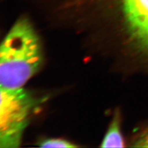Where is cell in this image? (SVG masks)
Masks as SVG:
<instances>
[{
	"instance_id": "cell-5",
	"label": "cell",
	"mask_w": 148,
	"mask_h": 148,
	"mask_svg": "<svg viewBox=\"0 0 148 148\" xmlns=\"http://www.w3.org/2000/svg\"><path fill=\"white\" fill-rule=\"evenodd\" d=\"M39 147H64L71 148L76 147L77 145H74L69 140L60 139V138H47L40 142Z\"/></svg>"
},
{
	"instance_id": "cell-1",
	"label": "cell",
	"mask_w": 148,
	"mask_h": 148,
	"mask_svg": "<svg viewBox=\"0 0 148 148\" xmlns=\"http://www.w3.org/2000/svg\"><path fill=\"white\" fill-rule=\"evenodd\" d=\"M42 60L38 35L26 18H19L0 47V87L22 88L38 71Z\"/></svg>"
},
{
	"instance_id": "cell-2",
	"label": "cell",
	"mask_w": 148,
	"mask_h": 148,
	"mask_svg": "<svg viewBox=\"0 0 148 148\" xmlns=\"http://www.w3.org/2000/svg\"><path fill=\"white\" fill-rule=\"evenodd\" d=\"M0 147H17L38 102L32 94L22 88L0 87Z\"/></svg>"
},
{
	"instance_id": "cell-4",
	"label": "cell",
	"mask_w": 148,
	"mask_h": 148,
	"mask_svg": "<svg viewBox=\"0 0 148 148\" xmlns=\"http://www.w3.org/2000/svg\"><path fill=\"white\" fill-rule=\"evenodd\" d=\"M120 122V115L119 112H116L101 142V147H125L123 136L121 132Z\"/></svg>"
},
{
	"instance_id": "cell-3",
	"label": "cell",
	"mask_w": 148,
	"mask_h": 148,
	"mask_svg": "<svg viewBox=\"0 0 148 148\" xmlns=\"http://www.w3.org/2000/svg\"><path fill=\"white\" fill-rule=\"evenodd\" d=\"M123 8L130 33L148 53V0H123Z\"/></svg>"
},
{
	"instance_id": "cell-6",
	"label": "cell",
	"mask_w": 148,
	"mask_h": 148,
	"mask_svg": "<svg viewBox=\"0 0 148 148\" xmlns=\"http://www.w3.org/2000/svg\"><path fill=\"white\" fill-rule=\"evenodd\" d=\"M132 147H148V129L140 134L135 140Z\"/></svg>"
}]
</instances>
